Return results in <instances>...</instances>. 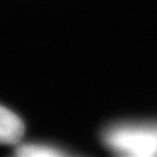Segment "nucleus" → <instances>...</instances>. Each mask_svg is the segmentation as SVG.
Returning a JSON list of instances; mask_svg holds the SVG:
<instances>
[{
    "instance_id": "obj_3",
    "label": "nucleus",
    "mask_w": 157,
    "mask_h": 157,
    "mask_svg": "<svg viewBox=\"0 0 157 157\" xmlns=\"http://www.w3.org/2000/svg\"><path fill=\"white\" fill-rule=\"evenodd\" d=\"M16 155L23 157H51V156H62L63 152L53 148L43 145H23L16 150Z\"/></svg>"
},
{
    "instance_id": "obj_2",
    "label": "nucleus",
    "mask_w": 157,
    "mask_h": 157,
    "mask_svg": "<svg viewBox=\"0 0 157 157\" xmlns=\"http://www.w3.org/2000/svg\"><path fill=\"white\" fill-rule=\"evenodd\" d=\"M25 126L20 117L0 105V144L13 145L21 140Z\"/></svg>"
},
{
    "instance_id": "obj_1",
    "label": "nucleus",
    "mask_w": 157,
    "mask_h": 157,
    "mask_svg": "<svg viewBox=\"0 0 157 157\" xmlns=\"http://www.w3.org/2000/svg\"><path fill=\"white\" fill-rule=\"evenodd\" d=\"M107 142L114 150L124 154L149 156L157 151V132L137 128L117 129L108 133Z\"/></svg>"
}]
</instances>
